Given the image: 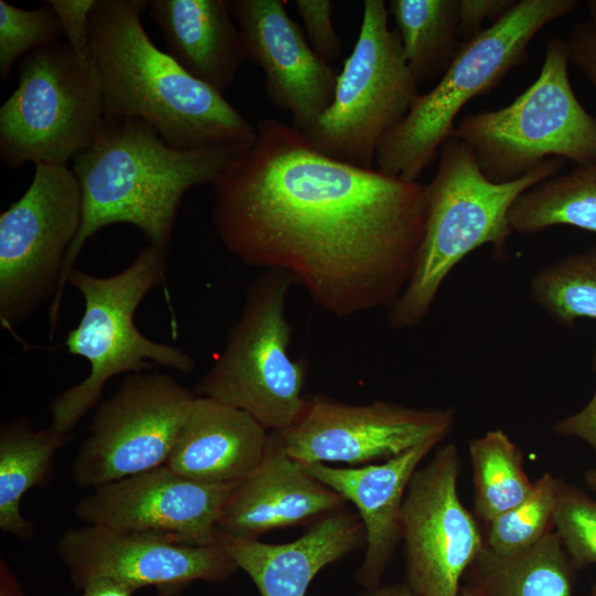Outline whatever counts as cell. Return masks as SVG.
<instances>
[{"label":"cell","mask_w":596,"mask_h":596,"mask_svg":"<svg viewBox=\"0 0 596 596\" xmlns=\"http://www.w3.org/2000/svg\"><path fill=\"white\" fill-rule=\"evenodd\" d=\"M453 407L415 408L386 401L348 404L307 396L301 415L277 432L286 453L302 465L385 461L453 429Z\"/></svg>","instance_id":"14"},{"label":"cell","mask_w":596,"mask_h":596,"mask_svg":"<svg viewBox=\"0 0 596 596\" xmlns=\"http://www.w3.org/2000/svg\"><path fill=\"white\" fill-rule=\"evenodd\" d=\"M269 435L247 413L195 395L166 466L194 481L240 482L263 460Z\"/></svg>","instance_id":"21"},{"label":"cell","mask_w":596,"mask_h":596,"mask_svg":"<svg viewBox=\"0 0 596 596\" xmlns=\"http://www.w3.org/2000/svg\"><path fill=\"white\" fill-rule=\"evenodd\" d=\"M57 553L77 589L110 578L136 590L155 587L158 596H179L196 581L223 583L238 571L219 542L179 544L97 524L66 530Z\"/></svg>","instance_id":"15"},{"label":"cell","mask_w":596,"mask_h":596,"mask_svg":"<svg viewBox=\"0 0 596 596\" xmlns=\"http://www.w3.org/2000/svg\"><path fill=\"white\" fill-rule=\"evenodd\" d=\"M345 499L311 476L290 457L270 432L260 464L233 489L216 524V533L258 539L277 529L313 523L345 505Z\"/></svg>","instance_id":"18"},{"label":"cell","mask_w":596,"mask_h":596,"mask_svg":"<svg viewBox=\"0 0 596 596\" xmlns=\"http://www.w3.org/2000/svg\"><path fill=\"white\" fill-rule=\"evenodd\" d=\"M439 443L430 439L391 459L365 466L304 465L311 476L358 509L365 532V546L355 579L365 589L381 585L382 576L402 541V509L409 480Z\"/></svg>","instance_id":"19"},{"label":"cell","mask_w":596,"mask_h":596,"mask_svg":"<svg viewBox=\"0 0 596 596\" xmlns=\"http://www.w3.org/2000/svg\"><path fill=\"white\" fill-rule=\"evenodd\" d=\"M586 10L589 17V23L596 29V0L586 2Z\"/></svg>","instance_id":"41"},{"label":"cell","mask_w":596,"mask_h":596,"mask_svg":"<svg viewBox=\"0 0 596 596\" xmlns=\"http://www.w3.org/2000/svg\"><path fill=\"white\" fill-rule=\"evenodd\" d=\"M568 62L566 40L550 38L541 72L521 95L456 125L454 137L469 147L488 180L520 179L550 158L576 166L596 157V117L577 99Z\"/></svg>","instance_id":"7"},{"label":"cell","mask_w":596,"mask_h":596,"mask_svg":"<svg viewBox=\"0 0 596 596\" xmlns=\"http://www.w3.org/2000/svg\"><path fill=\"white\" fill-rule=\"evenodd\" d=\"M361 596H417L404 583L380 585L375 588L366 589Z\"/></svg>","instance_id":"39"},{"label":"cell","mask_w":596,"mask_h":596,"mask_svg":"<svg viewBox=\"0 0 596 596\" xmlns=\"http://www.w3.org/2000/svg\"><path fill=\"white\" fill-rule=\"evenodd\" d=\"M217 542L249 576L260 596H305L323 567L365 546V532L358 513L341 508L311 523L288 543L220 534Z\"/></svg>","instance_id":"20"},{"label":"cell","mask_w":596,"mask_h":596,"mask_svg":"<svg viewBox=\"0 0 596 596\" xmlns=\"http://www.w3.org/2000/svg\"><path fill=\"white\" fill-rule=\"evenodd\" d=\"M241 150L179 149L142 118L105 119L96 141L72 160L82 188L83 217L50 305V338L58 326L68 276L91 237L108 225L128 223L150 244L170 248L184 194L196 185L213 184Z\"/></svg>","instance_id":"2"},{"label":"cell","mask_w":596,"mask_h":596,"mask_svg":"<svg viewBox=\"0 0 596 596\" xmlns=\"http://www.w3.org/2000/svg\"><path fill=\"white\" fill-rule=\"evenodd\" d=\"M576 0H520L498 22L461 42L450 65L429 92L419 94L404 119L382 138L374 169L417 181L454 138L462 107L498 85L529 58L528 46L547 24L568 14Z\"/></svg>","instance_id":"6"},{"label":"cell","mask_w":596,"mask_h":596,"mask_svg":"<svg viewBox=\"0 0 596 596\" xmlns=\"http://www.w3.org/2000/svg\"><path fill=\"white\" fill-rule=\"evenodd\" d=\"M554 522L574 568L596 565V500L558 479Z\"/></svg>","instance_id":"31"},{"label":"cell","mask_w":596,"mask_h":596,"mask_svg":"<svg viewBox=\"0 0 596 596\" xmlns=\"http://www.w3.org/2000/svg\"><path fill=\"white\" fill-rule=\"evenodd\" d=\"M459 449L447 443L418 467L402 509L405 585L417 596H458L462 577L486 547L458 494Z\"/></svg>","instance_id":"13"},{"label":"cell","mask_w":596,"mask_h":596,"mask_svg":"<svg viewBox=\"0 0 596 596\" xmlns=\"http://www.w3.org/2000/svg\"><path fill=\"white\" fill-rule=\"evenodd\" d=\"M458 596H476L468 587L461 585Z\"/></svg>","instance_id":"42"},{"label":"cell","mask_w":596,"mask_h":596,"mask_svg":"<svg viewBox=\"0 0 596 596\" xmlns=\"http://www.w3.org/2000/svg\"><path fill=\"white\" fill-rule=\"evenodd\" d=\"M169 248L148 243L121 272L96 276L74 267L68 283L84 300L82 318L64 344L86 359L88 375L54 397L51 427L71 434L100 400L106 383L123 373H140L153 364L190 373L195 361L181 348L143 336L135 323L140 302L164 279Z\"/></svg>","instance_id":"5"},{"label":"cell","mask_w":596,"mask_h":596,"mask_svg":"<svg viewBox=\"0 0 596 596\" xmlns=\"http://www.w3.org/2000/svg\"><path fill=\"white\" fill-rule=\"evenodd\" d=\"M51 426L35 429L24 417L0 428V528L22 540L32 539L35 526L21 513L23 496L53 476L54 456L71 439Z\"/></svg>","instance_id":"24"},{"label":"cell","mask_w":596,"mask_h":596,"mask_svg":"<svg viewBox=\"0 0 596 596\" xmlns=\"http://www.w3.org/2000/svg\"><path fill=\"white\" fill-rule=\"evenodd\" d=\"M294 285L279 270H265L251 283L223 351L192 390L247 413L268 432L294 425L307 400V364L289 354L286 299Z\"/></svg>","instance_id":"8"},{"label":"cell","mask_w":596,"mask_h":596,"mask_svg":"<svg viewBox=\"0 0 596 596\" xmlns=\"http://www.w3.org/2000/svg\"><path fill=\"white\" fill-rule=\"evenodd\" d=\"M589 596H596V582H594L590 587Z\"/></svg>","instance_id":"43"},{"label":"cell","mask_w":596,"mask_h":596,"mask_svg":"<svg viewBox=\"0 0 596 596\" xmlns=\"http://www.w3.org/2000/svg\"><path fill=\"white\" fill-rule=\"evenodd\" d=\"M148 11L167 53L194 78L224 95L246 60L228 0H151Z\"/></svg>","instance_id":"22"},{"label":"cell","mask_w":596,"mask_h":596,"mask_svg":"<svg viewBox=\"0 0 596 596\" xmlns=\"http://www.w3.org/2000/svg\"><path fill=\"white\" fill-rule=\"evenodd\" d=\"M593 368L596 372V350L593 355ZM553 430L561 436L582 439L596 454V390L581 411L555 422Z\"/></svg>","instance_id":"36"},{"label":"cell","mask_w":596,"mask_h":596,"mask_svg":"<svg viewBox=\"0 0 596 596\" xmlns=\"http://www.w3.org/2000/svg\"><path fill=\"white\" fill-rule=\"evenodd\" d=\"M62 24L66 43L83 60H91L89 15L96 0H47Z\"/></svg>","instance_id":"33"},{"label":"cell","mask_w":596,"mask_h":596,"mask_svg":"<svg viewBox=\"0 0 596 596\" xmlns=\"http://www.w3.org/2000/svg\"><path fill=\"white\" fill-rule=\"evenodd\" d=\"M81 596H135L132 587L110 578H96L86 583Z\"/></svg>","instance_id":"37"},{"label":"cell","mask_w":596,"mask_h":596,"mask_svg":"<svg viewBox=\"0 0 596 596\" xmlns=\"http://www.w3.org/2000/svg\"><path fill=\"white\" fill-rule=\"evenodd\" d=\"M64 31L53 7L44 1L38 9H20L0 0V78L7 82L21 56L61 43Z\"/></svg>","instance_id":"30"},{"label":"cell","mask_w":596,"mask_h":596,"mask_svg":"<svg viewBox=\"0 0 596 596\" xmlns=\"http://www.w3.org/2000/svg\"><path fill=\"white\" fill-rule=\"evenodd\" d=\"M515 0H459V38L467 42L482 30L485 20L498 22L514 6Z\"/></svg>","instance_id":"34"},{"label":"cell","mask_w":596,"mask_h":596,"mask_svg":"<svg viewBox=\"0 0 596 596\" xmlns=\"http://www.w3.org/2000/svg\"><path fill=\"white\" fill-rule=\"evenodd\" d=\"M389 12L416 82L443 75L460 45L459 0H391Z\"/></svg>","instance_id":"26"},{"label":"cell","mask_w":596,"mask_h":596,"mask_svg":"<svg viewBox=\"0 0 596 596\" xmlns=\"http://www.w3.org/2000/svg\"><path fill=\"white\" fill-rule=\"evenodd\" d=\"M564 159L550 158L524 177L504 183L488 180L469 147L457 138L439 149V163L427 184L428 212L413 274L405 289L387 309L395 329L418 326L429 313L453 268L482 245L504 257L512 232L509 212L528 189L550 179Z\"/></svg>","instance_id":"4"},{"label":"cell","mask_w":596,"mask_h":596,"mask_svg":"<svg viewBox=\"0 0 596 596\" xmlns=\"http://www.w3.org/2000/svg\"><path fill=\"white\" fill-rule=\"evenodd\" d=\"M558 478L549 472L534 481L532 492L518 505L489 522L486 545L500 555L524 552L555 531Z\"/></svg>","instance_id":"29"},{"label":"cell","mask_w":596,"mask_h":596,"mask_svg":"<svg viewBox=\"0 0 596 596\" xmlns=\"http://www.w3.org/2000/svg\"><path fill=\"white\" fill-rule=\"evenodd\" d=\"M566 42L570 62L596 87V29L589 22L576 23Z\"/></svg>","instance_id":"35"},{"label":"cell","mask_w":596,"mask_h":596,"mask_svg":"<svg viewBox=\"0 0 596 596\" xmlns=\"http://www.w3.org/2000/svg\"><path fill=\"white\" fill-rule=\"evenodd\" d=\"M82 217V188L73 170L36 163L26 191L0 214L3 328L13 330L53 300Z\"/></svg>","instance_id":"11"},{"label":"cell","mask_w":596,"mask_h":596,"mask_svg":"<svg viewBox=\"0 0 596 596\" xmlns=\"http://www.w3.org/2000/svg\"><path fill=\"white\" fill-rule=\"evenodd\" d=\"M105 124L94 62L61 42L23 56L19 83L0 107V159L11 169L26 162L67 164L89 148Z\"/></svg>","instance_id":"9"},{"label":"cell","mask_w":596,"mask_h":596,"mask_svg":"<svg viewBox=\"0 0 596 596\" xmlns=\"http://www.w3.org/2000/svg\"><path fill=\"white\" fill-rule=\"evenodd\" d=\"M576 572L553 531L512 555L497 554L486 545L467 568L462 585L476 596H573Z\"/></svg>","instance_id":"23"},{"label":"cell","mask_w":596,"mask_h":596,"mask_svg":"<svg viewBox=\"0 0 596 596\" xmlns=\"http://www.w3.org/2000/svg\"><path fill=\"white\" fill-rule=\"evenodd\" d=\"M245 57L265 74L270 103L290 114L292 126L308 132L331 105L337 72L305 39L281 0H228Z\"/></svg>","instance_id":"17"},{"label":"cell","mask_w":596,"mask_h":596,"mask_svg":"<svg viewBox=\"0 0 596 596\" xmlns=\"http://www.w3.org/2000/svg\"><path fill=\"white\" fill-rule=\"evenodd\" d=\"M147 0H96L89 52L103 91L105 119L139 117L179 149H243L257 136L223 95L158 49L141 23Z\"/></svg>","instance_id":"3"},{"label":"cell","mask_w":596,"mask_h":596,"mask_svg":"<svg viewBox=\"0 0 596 596\" xmlns=\"http://www.w3.org/2000/svg\"><path fill=\"white\" fill-rule=\"evenodd\" d=\"M421 93L383 0H365L360 33L338 75L331 105L305 135L337 160L374 169L377 147Z\"/></svg>","instance_id":"10"},{"label":"cell","mask_w":596,"mask_h":596,"mask_svg":"<svg viewBox=\"0 0 596 596\" xmlns=\"http://www.w3.org/2000/svg\"><path fill=\"white\" fill-rule=\"evenodd\" d=\"M512 232L566 225L596 233V157L523 192L509 212Z\"/></svg>","instance_id":"25"},{"label":"cell","mask_w":596,"mask_h":596,"mask_svg":"<svg viewBox=\"0 0 596 596\" xmlns=\"http://www.w3.org/2000/svg\"><path fill=\"white\" fill-rule=\"evenodd\" d=\"M194 398L168 373L125 377L95 411L72 465L75 485L93 489L166 465Z\"/></svg>","instance_id":"12"},{"label":"cell","mask_w":596,"mask_h":596,"mask_svg":"<svg viewBox=\"0 0 596 596\" xmlns=\"http://www.w3.org/2000/svg\"><path fill=\"white\" fill-rule=\"evenodd\" d=\"M0 596H25L22 585L4 557L0 558Z\"/></svg>","instance_id":"38"},{"label":"cell","mask_w":596,"mask_h":596,"mask_svg":"<svg viewBox=\"0 0 596 596\" xmlns=\"http://www.w3.org/2000/svg\"><path fill=\"white\" fill-rule=\"evenodd\" d=\"M584 482L589 490L596 493V468L587 469L584 472Z\"/></svg>","instance_id":"40"},{"label":"cell","mask_w":596,"mask_h":596,"mask_svg":"<svg viewBox=\"0 0 596 596\" xmlns=\"http://www.w3.org/2000/svg\"><path fill=\"white\" fill-rule=\"evenodd\" d=\"M213 182L211 217L243 264L290 275L337 318L390 309L413 274L427 184L331 158L274 118Z\"/></svg>","instance_id":"1"},{"label":"cell","mask_w":596,"mask_h":596,"mask_svg":"<svg viewBox=\"0 0 596 596\" xmlns=\"http://www.w3.org/2000/svg\"><path fill=\"white\" fill-rule=\"evenodd\" d=\"M237 483L194 481L163 465L93 488L74 514L84 524L213 545L216 524Z\"/></svg>","instance_id":"16"},{"label":"cell","mask_w":596,"mask_h":596,"mask_svg":"<svg viewBox=\"0 0 596 596\" xmlns=\"http://www.w3.org/2000/svg\"><path fill=\"white\" fill-rule=\"evenodd\" d=\"M473 481V513L485 523L521 503L533 490L524 471L523 450L493 429L468 444Z\"/></svg>","instance_id":"27"},{"label":"cell","mask_w":596,"mask_h":596,"mask_svg":"<svg viewBox=\"0 0 596 596\" xmlns=\"http://www.w3.org/2000/svg\"><path fill=\"white\" fill-rule=\"evenodd\" d=\"M308 42L317 55L330 64L342 51L341 40L332 21V2L329 0H296Z\"/></svg>","instance_id":"32"},{"label":"cell","mask_w":596,"mask_h":596,"mask_svg":"<svg viewBox=\"0 0 596 596\" xmlns=\"http://www.w3.org/2000/svg\"><path fill=\"white\" fill-rule=\"evenodd\" d=\"M533 301L562 327L596 320V246L554 260L532 276Z\"/></svg>","instance_id":"28"}]
</instances>
